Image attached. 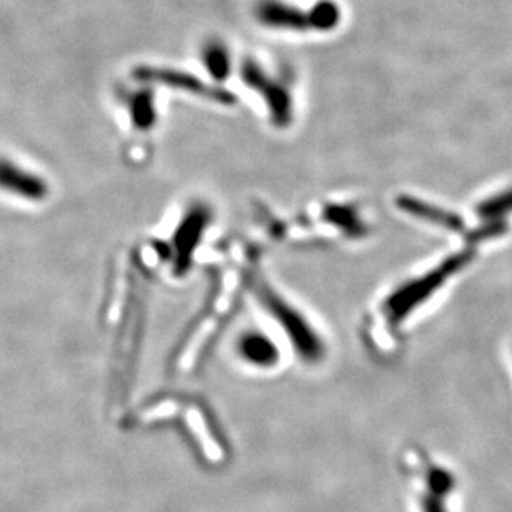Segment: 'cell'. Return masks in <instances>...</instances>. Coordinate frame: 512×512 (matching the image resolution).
Masks as SVG:
<instances>
[{"instance_id": "1", "label": "cell", "mask_w": 512, "mask_h": 512, "mask_svg": "<svg viewBox=\"0 0 512 512\" xmlns=\"http://www.w3.org/2000/svg\"><path fill=\"white\" fill-rule=\"evenodd\" d=\"M255 17L268 29L290 30V32H308L310 14L286 0H258L255 5Z\"/></svg>"}, {"instance_id": "2", "label": "cell", "mask_w": 512, "mask_h": 512, "mask_svg": "<svg viewBox=\"0 0 512 512\" xmlns=\"http://www.w3.org/2000/svg\"><path fill=\"white\" fill-rule=\"evenodd\" d=\"M242 77L250 87L265 95L275 117L285 120L290 115V94L285 89V85H281V82L266 74L258 62L248 59L242 65Z\"/></svg>"}, {"instance_id": "3", "label": "cell", "mask_w": 512, "mask_h": 512, "mask_svg": "<svg viewBox=\"0 0 512 512\" xmlns=\"http://www.w3.org/2000/svg\"><path fill=\"white\" fill-rule=\"evenodd\" d=\"M135 75H137L138 79L143 80V82H158V84L188 90V92L203 95V97H210V99L228 100V95L225 92L208 87V85H205V82L197 79L195 75L178 72V70L143 67V69H138Z\"/></svg>"}, {"instance_id": "4", "label": "cell", "mask_w": 512, "mask_h": 512, "mask_svg": "<svg viewBox=\"0 0 512 512\" xmlns=\"http://www.w3.org/2000/svg\"><path fill=\"white\" fill-rule=\"evenodd\" d=\"M202 60L208 72L215 77V79H225L230 67H232V60H230V52L227 47L220 40H210L202 50Z\"/></svg>"}, {"instance_id": "5", "label": "cell", "mask_w": 512, "mask_h": 512, "mask_svg": "<svg viewBox=\"0 0 512 512\" xmlns=\"http://www.w3.org/2000/svg\"><path fill=\"white\" fill-rule=\"evenodd\" d=\"M310 27L316 32H330L341 22L340 5L335 0H318L310 10Z\"/></svg>"}]
</instances>
